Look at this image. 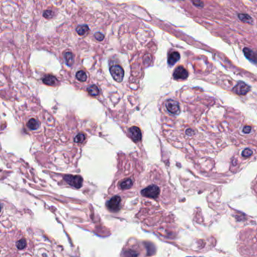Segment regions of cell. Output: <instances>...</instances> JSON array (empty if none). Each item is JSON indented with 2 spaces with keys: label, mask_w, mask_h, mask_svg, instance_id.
Segmentation results:
<instances>
[{
  "label": "cell",
  "mask_w": 257,
  "mask_h": 257,
  "mask_svg": "<svg viewBox=\"0 0 257 257\" xmlns=\"http://www.w3.org/2000/svg\"><path fill=\"white\" fill-rule=\"evenodd\" d=\"M39 126H40L39 122L35 119H33V118L29 119L28 123H27V127L29 128L32 130H35L37 129H39Z\"/></svg>",
  "instance_id": "4fadbf2b"
},
{
  "label": "cell",
  "mask_w": 257,
  "mask_h": 257,
  "mask_svg": "<svg viewBox=\"0 0 257 257\" xmlns=\"http://www.w3.org/2000/svg\"><path fill=\"white\" fill-rule=\"evenodd\" d=\"M99 89L96 85H92L87 88V92L89 93V95L93 96H96L99 94Z\"/></svg>",
  "instance_id": "5bb4252c"
},
{
  "label": "cell",
  "mask_w": 257,
  "mask_h": 257,
  "mask_svg": "<svg viewBox=\"0 0 257 257\" xmlns=\"http://www.w3.org/2000/svg\"><path fill=\"white\" fill-rule=\"evenodd\" d=\"M244 53L245 57H247V59L250 60L251 62H253V63H256L257 64V53L253 51L250 49L247 48V47H245L243 50Z\"/></svg>",
  "instance_id": "9c48e42d"
},
{
  "label": "cell",
  "mask_w": 257,
  "mask_h": 257,
  "mask_svg": "<svg viewBox=\"0 0 257 257\" xmlns=\"http://www.w3.org/2000/svg\"><path fill=\"white\" fill-rule=\"evenodd\" d=\"M110 71H111V74L113 78L116 81L121 82L123 81L124 76V71L119 65H113V66H111L110 69Z\"/></svg>",
  "instance_id": "3957f363"
},
{
  "label": "cell",
  "mask_w": 257,
  "mask_h": 257,
  "mask_svg": "<svg viewBox=\"0 0 257 257\" xmlns=\"http://www.w3.org/2000/svg\"><path fill=\"white\" fill-rule=\"evenodd\" d=\"M76 77L77 79L80 81H82V82H84V81H87V74L83 71H78L76 73Z\"/></svg>",
  "instance_id": "d6986e66"
},
{
  "label": "cell",
  "mask_w": 257,
  "mask_h": 257,
  "mask_svg": "<svg viewBox=\"0 0 257 257\" xmlns=\"http://www.w3.org/2000/svg\"><path fill=\"white\" fill-rule=\"evenodd\" d=\"M85 138L86 136L84 134L80 133L75 136V139L74 140H75V142H76V143H81V142H83V141L85 140Z\"/></svg>",
  "instance_id": "44dd1931"
},
{
  "label": "cell",
  "mask_w": 257,
  "mask_h": 257,
  "mask_svg": "<svg viewBox=\"0 0 257 257\" xmlns=\"http://www.w3.org/2000/svg\"><path fill=\"white\" fill-rule=\"evenodd\" d=\"M243 132L246 134H248L251 132V127L249 125H246L243 129Z\"/></svg>",
  "instance_id": "cb8c5ba5"
},
{
  "label": "cell",
  "mask_w": 257,
  "mask_h": 257,
  "mask_svg": "<svg viewBox=\"0 0 257 257\" xmlns=\"http://www.w3.org/2000/svg\"><path fill=\"white\" fill-rule=\"evenodd\" d=\"M76 31H77V34L79 35H84L89 32V27H87V25L79 26V27H77Z\"/></svg>",
  "instance_id": "2e32d148"
},
{
  "label": "cell",
  "mask_w": 257,
  "mask_h": 257,
  "mask_svg": "<svg viewBox=\"0 0 257 257\" xmlns=\"http://www.w3.org/2000/svg\"><path fill=\"white\" fill-rule=\"evenodd\" d=\"M16 244H17V249L23 250V248L26 247V246H27V241H26L25 239L22 238V239H20V241H17Z\"/></svg>",
  "instance_id": "ffe728a7"
},
{
  "label": "cell",
  "mask_w": 257,
  "mask_h": 257,
  "mask_svg": "<svg viewBox=\"0 0 257 257\" xmlns=\"http://www.w3.org/2000/svg\"><path fill=\"white\" fill-rule=\"evenodd\" d=\"M252 154H253V151H252L251 150H250V149H248V148L244 150L243 152H242V156H244V157H246V158H247V157H250V156H252Z\"/></svg>",
  "instance_id": "7402d4cb"
},
{
  "label": "cell",
  "mask_w": 257,
  "mask_h": 257,
  "mask_svg": "<svg viewBox=\"0 0 257 257\" xmlns=\"http://www.w3.org/2000/svg\"><path fill=\"white\" fill-rule=\"evenodd\" d=\"M160 188L156 185H150L142 190V195L150 198H156L160 195Z\"/></svg>",
  "instance_id": "6da1fadb"
},
{
  "label": "cell",
  "mask_w": 257,
  "mask_h": 257,
  "mask_svg": "<svg viewBox=\"0 0 257 257\" xmlns=\"http://www.w3.org/2000/svg\"><path fill=\"white\" fill-rule=\"evenodd\" d=\"M124 257H138V253L133 249H128L123 253Z\"/></svg>",
  "instance_id": "ac0fdd59"
},
{
  "label": "cell",
  "mask_w": 257,
  "mask_h": 257,
  "mask_svg": "<svg viewBox=\"0 0 257 257\" xmlns=\"http://www.w3.org/2000/svg\"><path fill=\"white\" fill-rule=\"evenodd\" d=\"M174 79H186L188 77V71L183 66H178L174 71L173 74Z\"/></svg>",
  "instance_id": "52a82bcc"
},
{
  "label": "cell",
  "mask_w": 257,
  "mask_h": 257,
  "mask_svg": "<svg viewBox=\"0 0 257 257\" xmlns=\"http://www.w3.org/2000/svg\"><path fill=\"white\" fill-rule=\"evenodd\" d=\"M64 180L66 181L69 185L74 186L75 188L79 189L82 186L83 184V178L81 176H74V175H65Z\"/></svg>",
  "instance_id": "7a4b0ae2"
},
{
  "label": "cell",
  "mask_w": 257,
  "mask_h": 257,
  "mask_svg": "<svg viewBox=\"0 0 257 257\" xmlns=\"http://www.w3.org/2000/svg\"><path fill=\"white\" fill-rule=\"evenodd\" d=\"M43 83L48 86H55L57 83V80L54 76L48 75L43 78Z\"/></svg>",
  "instance_id": "8fae6325"
},
{
  "label": "cell",
  "mask_w": 257,
  "mask_h": 257,
  "mask_svg": "<svg viewBox=\"0 0 257 257\" xmlns=\"http://www.w3.org/2000/svg\"><path fill=\"white\" fill-rule=\"evenodd\" d=\"M166 109L168 110V111L170 112L172 114H178L180 112V105L178 104V101L169 99L166 102Z\"/></svg>",
  "instance_id": "5b68a950"
},
{
  "label": "cell",
  "mask_w": 257,
  "mask_h": 257,
  "mask_svg": "<svg viewBox=\"0 0 257 257\" xmlns=\"http://www.w3.org/2000/svg\"><path fill=\"white\" fill-rule=\"evenodd\" d=\"M180 53L178 52H172L168 55V63L170 65H174L175 63L180 59Z\"/></svg>",
  "instance_id": "30bf717a"
},
{
  "label": "cell",
  "mask_w": 257,
  "mask_h": 257,
  "mask_svg": "<svg viewBox=\"0 0 257 257\" xmlns=\"http://www.w3.org/2000/svg\"><path fill=\"white\" fill-rule=\"evenodd\" d=\"M120 202L121 198L119 196H113L107 202V209L112 212H117L120 208Z\"/></svg>",
  "instance_id": "277c9868"
},
{
  "label": "cell",
  "mask_w": 257,
  "mask_h": 257,
  "mask_svg": "<svg viewBox=\"0 0 257 257\" xmlns=\"http://www.w3.org/2000/svg\"><path fill=\"white\" fill-rule=\"evenodd\" d=\"M129 133L133 142H138L142 139V132H141L140 129H138V127H136V126L131 127L129 130Z\"/></svg>",
  "instance_id": "ba28073f"
},
{
  "label": "cell",
  "mask_w": 257,
  "mask_h": 257,
  "mask_svg": "<svg viewBox=\"0 0 257 257\" xmlns=\"http://www.w3.org/2000/svg\"><path fill=\"white\" fill-rule=\"evenodd\" d=\"M64 58H65V63L68 65H71L73 63V61H74V57H73V54L71 52H66V53L64 54Z\"/></svg>",
  "instance_id": "e0dca14e"
},
{
  "label": "cell",
  "mask_w": 257,
  "mask_h": 257,
  "mask_svg": "<svg viewBox=\"0 0 257 257\" xmlns=\"http://www.w3.org/2000/svg\"><path fill=\"white\" fill-rule=\"evenodd\" d=\"M238 18L239 20H241L242 22L247 23H252L253 22V20L250 17V15L247 14H238Z\"/></svg>",
  "instance_id": "9a60e30c"
},
{
  "label": "cell",
  "mask_w": 257,
  "mask_h": 257,
  "mask_svg": "<svg viewBox=\"0 0 257 257\" xmlns=\"http://www.w3.org/2000/svg\"><path fill=\"white\" fill-rule=\"evenodd\" d=\"M95 38L97 39L98 41H102L104 39V35L103 34H101V33H97L95 34Z\"/></svg>",
  "instance_id": "603a6c76"
},
{
  "label": "cell",
  "mask_w": 257,
  "mask_h": 257,
  "mask_svg": "<svg viewBox=\"0 0 257 257\" xmlns=\"http://www.w3.org/2000/svg\"><path fill=\"white\" fill-rule=\"evenodd\" d=\"M45 15L47 18H50V17L53 15V14H52V12H50V11H47L45 14Z\"/></svg>",
  "instance_id": "d4e9b609"
},
{
  "label": "cell",
  "mask_w": 257,
  "mask_h": 257,
  "mask_svg": "<svg viewBox=\"0 0 257 257\" xmlns=\"http://www.w3.org/2000/svg\"><path fill=\"white\" fill-rule=\"evenodd\" d=\"M132 185H133V182L131 179H125L119 184V186L122 190H128L131 188Z\"/></svg>",
  "instance_id": "7c38bea8"
},
{
  "label": "cell",
  "mask_w": 257,
  "mask_h": 257,
  "mask_svg": "<svg viewBox=\"0 0 257 257\" xmlns=\"http://www.w3.org/2000/svg\"><path fill=\"white\" fill-rule=\"evenodd\" d=\"M232 90L233 92L237 93L238 95H244L250 90V87L249 85H247V83H245L244 82L241 81L235 86V87H234V89Z\"/></svg>",
  "instance_id": "8992f818"
},
{
  "label": "cell",
  "mask_w": 257,
  "mask_h": 257,
  "mask_svg": "<svg viewBox=\"0 0 257 257\" xmlns=\"http://www.w3.org/2000/svg\"><path fill=\"white\" fill-rule=\"evenodd\" d=\"M2 204H0V211H1V210H2Z\"/></svg>",
  "instance_id": "484cf974"
}]
</instances>
